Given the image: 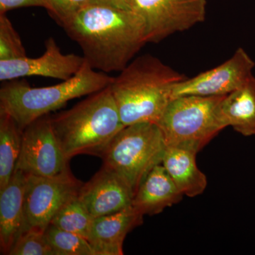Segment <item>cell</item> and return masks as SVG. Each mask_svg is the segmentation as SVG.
<instances>
[{"label":"cell","mask_w":255,"mask_h":255,"mask_svg":"<svg viewBox=\"0 0 255 255\" xmlns=\"http://www.w3.org/2000/svg\"><path fill=\"white\" fill-rule=\"evenodd\" d=\"M68 162L55 136L49 115L37 119L23 129L16 169L28 175L53 177L70 169Z\"/></svg>","instance_id":"obj_9"},{"label":"cell","mask_w":255,"mask_h":255,"mask_svg":"<svg viewBox=\"0 0 255 255\" xmlns=\"http://www.w3.org/2000/svg\"><path fill=\"white\" fill-rule=\"evenodd\" d=\"M47 10L60 26H63L87 5L98 2L99 0H45Z\"/></svg>","instance_id":"obj_23"},{"label":"cell","mask_w":255,"mask_h":255,"mask_svg":"<svg viewBox=\"0 0 255 255\" xmlns=\"http://www.w3.org/2000/svg\"><path fill=\"white\" fill-rule=\"evenodd\" d=\"M186 78L153 55L132 60L110 85L122 123L157 124L171 101L172 87Z\"/></svg>","instance_id":"obj_2"},{"label":"cell","mask_w":255,"mask_h":255,"mask_svg":"<svg viewBox=\"0 0 255 255\" xmlns=\"http://www.w3.org/2000/svg\"><path fill=\"white\" fill-rule=\"evenodd\" d=\"M128 1V0H99L98 2L105 3V4L114 5L118 7L127 9Z\"/></svg>","instance_id":"obj_25"},{"label":"cell","mask_w":255,"mask_h":255,"mask_svg":"<svg viewBox=\"0 0 255 255\" xmlns=\"http://www.w3.org/2000/svg\"><path fill=\"white\" fill-rule=\"evenodd\" d=\"M255 62L243 48H238L226 62L194 78L174 84L171 100L185 96H226L243 86L253 76Z\"/></svg>","instance_id":"obj_10"},{"label":"cell","mask_w":255,"mask_h":255,"mask_svg":"<svg viewBox=\"0 0 255 255\" xmlns=\"http://www.w3.org/2000/svg\"><path fill=\"white\" fill-rule=\"evenodd\" d=\"M26 52L21 37L6 14H0V60L24 58Z\"/></svg>","instance_id":"obj_22"},{"label":"cell","mask_w":255,"mask_h":255,"mask_svg":"<svg viewBox=\"0 0 255 255\" xmlns=\"http://www.w3.org/2000/svg\"><path fill=\"white\" fill-rule=\"evenodd\" d=\"M29 6H41L47 9L45 0H0V14H6L11 9Z\"/></svg>","instance_id":"obj_24"},{"label":"cell","mask_w":255,"mask_h":255,"mask_svg":"<svg viewBox=\"0 0 255 255\" xmlns=\"http://www.w3.org/2000/svg\"><path fill=\"white\" fill-rule=\"evenodd\" d=\"M27 174L16 169L7 185L0 189V249L10 250L22 232L24 225L25 195Z\"/></svg>","instance_id":"obj_14"},{"label":"cell","mask_w":255,"mask_h":255,"mask_svg":"<svg viewBox=\"0 0 255 255\" xmlns=\"http://www.w3.org/2000/svg\"><path fill=\"white\" fill-rule=\"evenodd\" d=\"M78 196L95 219L131 206L134 191L119 174L103 166L82 185Z\"/></svg>","instance_id":"obj_12"},{"label":"cell","mask_w":255,"mask_h":255,"mask_svg":"<svg viewBox=\"0 0 255 255\" xmlns=\"http://www.w3.org/2000/svg\"><path fill=\"white\" fill-rule=\"evenodd\" d=\"M55 255H97L86 238L50 224L45 231Z\"/></svg>","instance_id":"obj_20"},{"label":"cell","mask_w":255,"mask_h":255,"mask_svg":"<svg viewBox=\"0 0 255 255\" xmlns=\"http://www.w3.org/2000/svg\"><path fill=\"white\" fill-rule=\"evenodd\" d=\"M50 118L69 161L82 154L102 157L114 137L125 127L110 86Z\"/></svg>","instance_id":"obj_3"},{"label":"cell","mask_w":255,"mask_h":255,"mask_svg":"<svg viewBox=\"0 0 255 255\" xmlns=\"http://www.w3.org/2000/svg\"><path fill=\"white\" fill-rule=\"evenodd\" d=\"M207 0H128L127 9L143 20L146 41L159 43L206 19Z\"/></svg>","instance_id":"obj_7"},{"label":"cell","mask_w":255,"mask_h":255,"mask_svg":"<svg viewBox=\"0 0 255 255\" xmlns=\"http://www.w3.org/2000/svg\"><path fill=\"white\" fill-rule=\"evenodd\" d=\"M9 255H55L47 241L45 231L30 228L16 240Z\"/></svg>","instance_id":"obj_21"},{"label":"cell","mask_w":255,"mask_h":255,"mask_svg":"<svg viewBox=\"0 0 255 255\" xmlns=\"http://www.w3.org/2000/svg\"><path fill=\"white\" fill-rule=\"evenodd\" d=\"M22 131L14 119L0 112V189L7 185L21 152Z\"/></svg>","instance_id":"obj_18"},{"label":"cell","mask_w":255,"mask_h":255,"mask_svg":"<svg viewBox=\"0 0 255 255\" xmlns=\"http://www.w3.org/2000/svg\"><path fill=\"white\" fill-rule=\"evenodd\" d=\"M113 80L114 77L96 71L85 60L76 75L53 86L32 87L18 79L5 81L0 89V112L9 115L23 130L69 101L107 88Z\"/></svg>","instance_id":"obj_4"},{"label":"cell","mask_w":255,"mask_h":255,"mask_svg":"<svg viewBox=\"0 0 255 255\" xmlns=\"http://www.w3.org/2000/svg\"><path fill=\"white\" fill-rule=\"evenodd\" d=\"M183 196L164 166L160 164L150 171L137 188L132 206L142 216H152L180 202Z\"/></svg>","instance_id":"obj_15"},{"label":"cell","mask_w":255,"mask_h":255,"mask_svg":"<svg viewBox=\"0 0 255 255\" xmlns=\"http://www.w3.org/2000/svg\"><path fill=\"white\" fill-rule=\"evenodd\" d=\"M94 218L77 196L55 215L50 224L68 232L88 238Z\"/></svg>","instance_id":"obj_19"},{"label":"cell","mask_w":255,"mask_h":255,"mask_svg":"<svg viewBox=\"0 0 255 255\" xmlns=\"http://www.w3.org/2000/svg\"><path fill=\"white\" fill-rule=\"evenodd\" d=\"M143 216L131 206L95 218L87 241L97 255H124V240L129 232L142 224Z\"/></svg>","instance_id":"obj_13"},{"label":"cell","mask_w":255,"mask_h":255,"mask_svg":"<svg viewBox=\"0 0 255 255\" xmlns=\"http://www.w3.org/2000/svg\"><path fill=\"white\" fill-rule=\"evenodd\" d=\"M223 127H233L244 136L255 135V78L243 86L223 96L219 104Z\"/></svg>","instance_id":"obj_17"},{"label":"cell","mask_w":255,"mask_h":255,"mask_svg":"<svg viewBox=\"0 0 255 255\" xmlns=\"http://www.w3.org/2000/svg\"><path fill=\"white\" fill-rule=\"evenodd\" d=\"M82 185L70 169L53 177L27 174L22 232L30 228L46 231L58 211L79 195Z\"/></svg>","instance_id":"obj_8"},{"label":"cell","mask_w":255,"mask_h":255,"mask_svg":"<svg viewBox=\"0 0 255 255\" xmlns=\"http://www.w3.org/2000/svg\"><path fill=\"white\" fill-rule=\"evenodd\" d=\"M46 51L38 58L27 56L18 59L0 60V80H16L23 77L41 76L69 80L81 70L85 58L73 54H63L56 41L50 37L45 42Z\"/></svg>","instance_id":"obj_11"},{"label":"cell","mask_w":255,"mask_h":255,"mask_svg":"<svg viewBox=\"0 0 255 255\" xmlns=\"http://www.w3.org/2000/svg\"><path fill=\"white\" fill-rule=\"evenodd\" d=\"M223 96H185L169 102L157 125L166 143L200 150L225 128L219 114Z\"/></svg>","instance_id":"obj_6"},{"label":"cell","mask_w":255,"mask_h":255,"mask_svg":"<svg viewBox=\"0 0 255 255\" xmlns=\"http://www.w3.org/2000/svg\"><path fill=\"white\" fill-rule=\"evenodd\" d=\"M199 150L189 145H167L162 164L176 185L188 197L203 194L207 178L198 167L196 157Z\"/></svg>","instance_id":"obj_16"},{"label":"cell","mask_w":255,"mask_h":255,"mask_svg":"<svg viewBox=\"0 0 255 255\" xmlns=\"http://www.w3.org/2000/svg\"><path fill=\"white\" fill-rule=\"evenodd\" d=\"M166 147L157 124H132L114 137L102 158L104 166L123 178L135 194L150 171L162 164Z\"/></svg>","instance_id":"obj_5"},{"label":"cell","mask_w":255,"mask_h":255,"mask_svg":"<svg viewBox=\"0 0 255 255\" xmlns=\"http://www.w3.org/2000/svg\"><path fill=\"white\" fill-rule=\"evenodd\" d=\"M62 26L89 65L105 73L123 70L147 43L138 14L105 3L87 5Z\"/></svg>","instance_id":"obj_1"}]
</instances>
